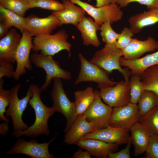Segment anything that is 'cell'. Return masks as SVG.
<instances>
[{
  "label": "cell",
  "instance_id": "obj_30",
  "mask_svg": "<svg viewBox=\"0 0 158 158\" xmlns=\"http://www.w3.org/2000/svg\"><path fill=\"white\" fill-rule=\"evenodd\" d=\"M140 79V77L136 74H132L130 76L128 84L131 103L137 104L141 95L145 90Z\"/></svg>",
  "mask_w": 158,
  "mask_h": 158
},
{
  "label": "cell",
  "instance_id": "obj_24",
  "mask_svg": "<svg viewBox=\"0 0 158 158\" xmlns=\"http://www.w3.org/2000/svg\"><path fill=\"white\" fill-rule=\"evenodd\" d=\"M130 141L134 147V155L137 157L145 152L150 136L143 125L138 122L130 129Z\"/></svg>",
  "mask_w": 158,
  "mask_h": 158
},
{
  "label": "cell",
  "instance_id": "obj_12",
  "mask_svg": "<svg viewBox=\"0 0 158 158\" xmlns=\"http://www.w3.org/2000/svg\"><path fill=\"white\" fill-rule=\"evenodd\" d=\"M102 99L111 108L126 106L130 103L128 83L125 80L118 82L115 85L100 89Z\"/></svg>",
  "mask_w": 158,
  "mask_h": 158
},
{
  "label": "cell",
  "instance_id": "obj_44",
  "mask_svg": "<svg viewBox=\"0 0 158 158\" xmlns=\"http://www.w3.org/2000/svg\"><path fill=\"white\" fill-rule=\"evenodd\" d=\"M23 0L25 1L28 2L30 1H32L35 0Z\"/></svg>",
  "mask_w": 158,
  "mask_h": 158
},
{
  "label": "cell",
  "instance_id": "obj_28",
  "mask_svg": "<svg viewBox=\"0 0 158 158\" xmlns=\"http://www.w3.org/2000/svg\"><path fill=\"white\" fill-rule=\"evenodd\" d=\"M140 78L145 90L152 91L158 95V65L146 69Z\"/></svg>",
  "mask_w": 158,
  "mask_h": 158
},
{
  "label": "cell",
  "instance_id": "obj_15",
  "mask_svg": "<svg viewBox=\"0 0 158 158\" xmlns=\"http://www.w3.org/2000/svg\"><path fill=\"white\" fill-rule=\"evenodd\" d=\"M25 20L28 31L35 36L51 34L54 30L60 26L59 20L52 13L48 16L42 18L32 14L25 18Z\"/></svg>",
  "mask_w": 158,
  "mask_h": 158
},
{
  "label": "cell",
  "instance_id": "obj_34",
  "mask_svg": "<svg viewBox=\"0 0 158 158\" xmlns=\"http://www.w3.org/2000/svg\"><path fill=\"white\" fill-rule=\"evenodd\" d=\"M102 41L106 44H115L119 33L114 31L109 22L102 24L100 26Z\"/></svg>",
  "mask_w": 158,
  "mask_h": 158
},
{
  "label": "cell",
  "instance_id": "obj_14",
  "mask_svg": "<svg viewBox=\"0 0 158 158\" xmlns=\"http://www.w3.org/2000/svg\"><path fill=\"white\" fill-rule=\"evenodd\" d=\"M130 131L129 129L114 127L109 125L105 128L97 129L87 134L82 139H93L109 143L126 144L130 140Z\"/></svg>",
  "mask_w": 158,
  "mask_h": 158
},
{
  "label": "cell",
  "instance_id": "obj_6",
  "mask_svg": "<svg viewBox=\"0 0 158 158\" xmlns=\"http://www.w3.org/2000/svg\"><path fill=\"white\" fill-rule=\"evenodd\" d=\"M20 86L21 84L18 83L11 89L9 104L4 113L7 117H11L14 131L25 130L28 127L23 121L22 116L30 99L32 96L33 92L29 87L26 96L23 99H19L18 93Z\"/></svg>",
  "mask_w": 158,
  "mask_h": 158
},
{
  "label": "cell",
  "instance_id": "obj_9",
  "mask_svg": "<svg viewBox=\"0 0 158 158\" xmlns=\"http://www.w3.org/2000/svg\"><path fill=\"white\" fill-rule=\"evenodd\" d=\"M57 136L51 139L48 142L43 143H40L34 139L28 141L18 138L11 149L5 153L6 155L23 154L32 158H54L55 156L49 153L48 148L50 144Z\"/></svg>",
  "mask_w": 158,
  "mask_h": 158
},
{
  "label": "cell",
  "instance_id": "obj_4",
  "mask_svg": "<svg viewBox=\"0 0 158 158\" xmlns=\"http://www.w3.org/2000/svg\"><path fill=\"white\" fill-rule=\"evenodd\" d=\"M51 96L53 102L52 108L55 112L62 114L66 118V123L64 132L66 133L71 128L78 116L75 112V102L68 99L64 90L61 79H53Z\"/></svg>",
  "mask_w": 158,
  "mask_h": 158
},
{
  "label": "cell",
  "instance_id": "obj_33",
  "mask_svg": "<svg viewBox=\"0 0 158 158\" xmlns=\"http://www.w3.org/2000/svg\"><path fill=\"white\" fill-rule=\"evenodd\" d=\"M4 83L3 79H0V120L9 123V120L4 116V114L6 107L9 104L11 91L3 89Z\"/></svg>",
  "mask_w": 158,
  "mask_h": 158
},
{
  "label": "cell",
  "instance_id": "obj_40",
  "mask_svg": "<svg viewBox=\"0 0 158 158\" xmlns=\"http://www.w3.org/2000/svg\"><path fill=\"white\" fill-rule=\"evenodd\" d=\"M91 155L86 151H83L81 148L76 152L73 155V158H91Z\"/></svg>",
  "mask_w": 158,
  "mask_h": 158
},
{
  "label": "cell",
  "instance_id": "obj_8",
  "mask_svg": "<svg viewBox=\"0 0 158 158\" xmlns=\"http://www.w3.org/2000/svg\"><path fill=\"white\" fill-rule=\"evenodd\" d=\"M83 9L99 26L107 22L111 24L120 20L123 15L121 7L116 3H110L96 7L80 0H69Z\"/></svg>",
  "mask_w": 158,
  "mask_h": 158
},
{
  "label": "cell",
  "instance_id": "obj_16",
  "mask_svg": "<svg viewBox=\"0 0 158 158\" xmlns=\"http://www.w3.org/2000/svg\"><path fill=\"white\" fill-rule=\"evenodd\" d=\"M158 49V41L151 36L144 41L132 38L131 42L122 50L123 58L127 60L140 58L144 53Z\"/></svg>",
  "mask_w": 158,
  "mask_h": 158
},
{
  "label": "cell",
  "instance_id": "obj_29",
  "mask_svg": "<svg viewBox=\"0 0 158 158\" xmlns=\"http://www.w3.org/2000/svg\"><path fill=\"white\" fill-rule=\"evenodd\" d=\"M139 122L150 136L158 137V107L145 115L141 116Z\"/></svg>",
  "mask_w": 158,
  "mask_h": 158
},
{
  "label": "cell",
  "instance_id": "obj_35",
  "mask_svg": "<svg viewBox=\"0 0 158 158\" xmlns=\"http://www.w3.org/2000/svg\"><path fill=\"white\" fill-rule=\"evenodd\" d=\"M134 33L130 28L124 27L120 33L119 34L115 45L116 47L123 49L131 42Z\"/></svg>",
  "mask_w": 158,
  "mask_h": 158
},
{
  "label": "cell",
  "instance_id": "obj_2",
  "mask_svg": "<svg viewBox=\"0 0 158 158\" xmlns=\"http://www.w3.org/2000/svg\"><path fill=\"white\" fill-rule=\"evenodd\" d=\"M68 35L61 29L53 34H43L35 36L32 41V50L37 53L40 51L42 55L53 56L62 50L68 52V57L71 55V44L67 41Z\"/></svg>",
  "mask_w": 158,
  "mask_h": 158
},
{
  "label": "cell",
  "instance_id": "obj_31",
  "mask_svg": "<svg viewBox=\"0 0 158 158\" xmlns=\"http://www.w3.org/2000/svg\"><path fill=\"white\" fill-rule=\"evenodd\" d=\"M0 6L22 17L30 8L28 2L23 0H0Z\"/></svg>",
  "mask_w": 158,
  "mask_h": 158
},
{
  "label": "cell",
  "instance_id": "obj_43",
  "mask_svg": "<svg viewBox=\"0 0 158 158\" xmlns=\"http://www.w3.org/2000/svg\"><path fill=\"white\" fill-rule=\"evenodd\" d=\"M96 4L95 6L99 7L110 3H116V0H96Z\"/></svg>",
  "mask_w": 158,
  "mask_h": 158
},
{
  "label": "cell",
  "instance_id": "obj_36",
  "mask_svg": "<svg viewBox=\"0 0 158 158\" xmlns=\"http://www.w3.org/2000/svg\"><path fill=\"white\" fill-rule=\"evenodd\" d=\"M134 2L145 5L149 9L158 8V0H116V4L121 7H126L130 3Z\"/></svg>",
  "mask_w": 158,
  "mask_h": 158
},
{
  "label": "cell",
  "instance_id": "obj_45",
  "mask_svg": "<svg viewBox=\"0 0 158 158\" xmlns=\"http://www.w3.org/2000/svg\"></svg>",
  "mask_w": 158,
  "mask_h": 158
},
{
  "label": "cell",
  "instance_id": "obj_1",
  "mask_svg": "<svg viewBox=\"0 0 158 158\" xmlns=\"http://www.w3.org/2000/svg\"><path fill=\"white\" fill-rule=\"evenodd\" d=\"M29 87L32 91L33 95L29 104L35 111V120L33 124L27 129L13 132L12 135L16 138L23 135L32 138L36 137L41 135L48 136L50 133L48 121L55 112L52 107L46 106L42 102L40 97L42 91L40 88L33 84L30 85Z\"/></svg>",
  "mask_w": 158,
  "mask_h": 158
},
{
  "label": "cell",
  "instance_id": "obj_18",
  "mask_svg": "<svg viewBox=\"0 0 158 158\" xmlns=\"http://www.w3.org/2000/svg\"><path fill=\"white\" fill-rule=\"evenodd\" d=\"M97 130L91 123L86 120L84 114L78 115L71 128L66 133L63 142L67 145L75 144L85 135Z\"/></svg>",
  "mask_w": 158,
  "mask_h": 158
},
{
  "label": "cell",
  "instance_id": "obj_5",
  "mask_svg": "<svg viewBox=\"0 0 158 158\" xmlns=\"http://www.w3.org/2000/svg\"><path fill=\"white\" fill-rule=\"evenodd\" d=\"M78 56L80 67L74 84L83 82H94L98 84L97 87L100 89L114 86L118 83L110 79L109 73L88 61L81 53L79 54Z\"/></svg>",
  "mask_w": 158,
  "mask_h": 158
},
{
  "label": "cell",
  "instance_id": "obj_11",
  "mask_svg": "<svg viewBox=\"0 0 158 158\" xmlns=\"http://www.w3.org/2000/svg\"><path fill=\"white\" fill-rule=\"evenodd\" d=\"M22 33L15 54L17 66L13 78L16 80H18L20 76L26 73V69L30 70L32 68L30 54L33 47L32 37L33 36L27 30Z\"/></svg>",
  "mask_w": 158,
  "mask_h": 158
},
{
  "label": "cell",
  "instance_id": "obj_20",
  "mask_svg": "<svg viewBox=\"0 0 158 158\" xmlns=\"http://www.w3.org/2000/svg\"><path fill=\"white\" fill-rule=\"evenodd\" d=\"M65 8L58 11L52 12L60 22V26L63 24H72L75 26L82 19L86 14L85 11L69 0H62Z\"/></svg>",
  "mask_w": 158,
  "mask_h": 158
},
{
  "label": "cell",
  "instance_id": "obj_21",
  "mask_svg": "<svg viewBox=\"0 0 158 158\" xmlns=\"http://www.w3.org/2000/svg\"><path fill=\"white\" fill-rule=\"evenodd\" d=\"M75 26L81 33L84 45L88 46L91 44L97 47L100 44L97 35V31L100 30V27L91 17L84 16Z\"/></svg>",
  "mask_w": 158,
  "mask_h": 158
},
{
  "label": "cell",
  "instance_id": "obj_22",
  "mask_svg": "<svg viewBox=\"0 0 158 158\" xmlns=\"http://www.w3.org/2000/svg\"><path fill=\"white\" fill-rule=\"evenodd\" d=\"M119 63L121 66L126 67L130 69L132 74H136L140 77L146 69L158 65V51L135 59L127 60L121 57L119 59Z\"/></svg>",
  "mask_w": 158,
  "mask_h": 158
},
{
  "label": "cell",
  "instance_id": "obj_38",
  "mask_svg": "<svg viewBox=\"0 0 158 158\" xmlns=\"http://www.w3.org/2000/svg\"><path fill=\"white\" fill-rule=\"evenodd\" d=\"M12 63L3 60H0V79L5 76L8 78L13 77L15 71Z\"/></svg>",
  "mask_w": 158,
  "mask_h": 158
},
{
  "label": "cell",
  "instance_id": "obj_32",
  "mask_svg": "<svg viewBox=\"0 0 158 158\" xmlns=\"http://www.w3.org/2000/svg\"><path fill=\"white\" fill-rule=\"evenodd\" d=\"M30 8L38 7L54 11L64 10L65 6L62 3L55 0H35L28 2Z\"/></svg>",
  "mask_w": 158,
  "mask_h": 158
},
{
  "label": "cell",
  "instance_id": "obj_41",
  "mask_svg": "<svg viewBox=\"0 0 158 158\" xmlns=\"http://www.w3.org/2000/svg\"><path fill=\"white\" fill-rule=\"evenodd\" d=\"M8 123L4 122L0 124V134L3 136L7 135L9 129Z\"/></svg>",
  "mask_w": 158,
  "mask_h": 158
},
{
  "label": "cell",
  "instance_id": "obj_23",
  "mask_svg": "<svg viewBox=\"0 0 158 158\" xmlns=\"http://www.w3.org/2000/svg\"><path fill=\"white\" fill-rule=\"evenodd\" d=\"M130 28L134 34L140 32L144 28L158 22V8L131 16L128 19Z\"/></svg>",
  "mask_w": 158,
  "mask_h": 158
},
{
  "label": "cell",
  "instance_id": "obj_10",
  "mask_svg": "<svg viewBox=\"0 0 158 158\" xmlns=\"http://www.w3.org/2000/svg\"><path fill=\"white\" fill-rule=\"evenodd\" d=\"M94 91V99L84 114L86 120L97 130L104 128L109 125L112 108L103 102L100 91L97 89Z\"/></svg>",
  "mask_w": 158,
  "mask_h": 158
},
{
  "label": "cell",
  "instance_id": "obj_26",
  "mask_svg": "<svg viewBox=\"0 0 158 158\" xmlns=\"http://www.w3.org/2000/svg\"><path fill=\"white\" fill-rule=\"evenodd\" d=\"M0 20L1 23L10 28L12 26L18 29L22 33L28 30L25 18L0 6Z\"/></svg>",
  "mask_w": 158,
  "mask_h": 158
},
{
  "label": "cell",
  "instance_id": "obj_17",
  "mask_svg": "<svg viewBox=\"0 0 158 158\" xmlns=\"http://www.w3.org/2000/svg\"><path fill=\"white\" fill-rule=\"evenodd\" d=\"M85 149L91 155L98 158H108L109 154L117 150L118 143H109L99 140L93 139H83L75 144Z\"/></svg>",
  "mask_w": 158,
  "mask_h": 158
},
{
  "label": "cell",
  "instance_id": "obj_7",
  "mask_svg": "<svg viewBox=\"0 0 158 158\" xmlns=\"http://www.w3.org/2000/svg\"><path fill=\"white\" fill-rule=\"evenodd\" d=\"M30 59L36 67L42 68L45 71V82L40 87L42 91L46 90L52 80L55 78L66 80H71L72 78L71 73L62 69L59 63L54 60L52 56L35 52L31 54Z\"/></svg>",
  "mask_w": 158,
  "mask_h": 158
},
{
  "label": "cell",
  "instance_id": "obj_42",
  "mask_svg": "<svg viewBox=\"0 0 158 158\" xmlns=\"http://www.w3.org/2000/svg\"><path fill=\"white\" fill-rule=\"evenodd\" d=\"M10 28L7 26L0 23V39L4 37L8 33V30Z\"/></svg>",
  "mask_w": 158,
  "mask_h": 158
},
{
  "label": "cell",
  "instance_id": "obj_39",
  "mask_svg": "<svg viewBox=\"0 0 158 158\" xmlns=\"http://www.w3.org/2000/svg\"><path fill=\"white\" fill-rule=\"evenodd\" d=\"M132 143L130 140L127 144L125 148L117 152H110L108 156V158H130V149Z\"/></svg>",
  "mask_w": 158,
  "mask_h": 158
},
{
  "label": "cell",
  "instance_id": "obj_37",
  "mask_svg": "<svg viewBox=\"0 0 158 158\" xmlns=\"http://www.w3.org/2000/svg\"><path fill=\"white\" fill-rule=\"evenodd\" d=\"M146 158H158V137L150 136L149 144L145 152Z\"/></svg>",
  "mask_w": 158,
  "mask_h": 158
},
{
  "label": "cell",
  "instance_id": "obj_25",
  "mask_svg": "<svg viewBox=\"0 0 158 158\" xmlns=\"http://www.w3.org/2000/svg\"><path fill=\"white\" fill-rule=\"evenodd\" d=\"M73 94L76 114L77 116L83 114L94 99V91L92 87L88 86L84 90L76 91Z\"/></svg>",
  "mask_w": 158,
  "mask_h": 158
},
{
  "label": "cell",
  "instance_id": "obj_27",
  "mask_svg": "<svg viewBox=\"0 0 158 158\" xmlns=\"http://www.w3.org/2000/svg\"><path fill=\"white\" fill-rule=\"evenodd\" d=\"M138 103L140 116L144 115L158 107V95L152 91L145 90Z\"/></svg>",
  "mask_w": 158,
  "mask_h": 158
},
{
  "label": "cell",
  "instance_id": "obj_3",
  "mask_svg": "<svg viewBox=\"0 0 158 158\" xmlns=\"http://www.w3.org/2000/svg\"><path fill=\"white\" fill-rule=\"evenodd\" d=\"M122 56V50L116 47L115 44H106L95 53L90 61L109 73L114 70H118L129 83L132 74L128 68H123L120 66L119 59Z\"/></svg>",
  "mask_w": 158,
  "mask_h": 158
},
{
  "label": "cell",
  "instance_id": "obj_19",
  "mask_svg": "<svg viewBox=\"0 0 158 158\" xmlns=\"http://www.w3.org/2000/svg\"><path fill=\"white\" fill-rule=\"evenodd\" d=\"M21 37L13 28L0 40V60L14 63L16 62L15 53Z\"/></svg>",
  "mask_w": 158,
  "mask_h": 158
},
{
  "label": "cell",
  "instance_id": "obj_13",
  "mask_svg": "<svg viewBox=\"0 0 158 158\" xmlns=\"http://www.w3.org/2000/svg\"><path fill=\"white\" fill-rule=\"evenodd\" d=\"M140 116L138 105L130 103L125 106L112 108L109 125L130 129L139 122Z\"/></svg>",
  "mask_w": 158,
  "mask_h": 158
}]
</instances>
